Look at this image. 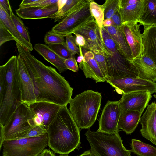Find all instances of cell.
<instances>
[{
    "mask_svg": "<svg viewBox=\"0 0 156 156\" xmlns=\"http://www.w3.org/2000/svg\"><path fill=\"white\" fill-rule=\"evenodd\" d=\"M18 55L31 78L36 102L45 101L67 106L72 99L73 88L54 68L45 65L18 43Z\"/></svg>",
    "mask_w": 156,
    "mask_h": 156,
    "instance_id": "obj_1",
    "label": "cell"
},
{
    "mask_svg": "<svg viewBox=\"0 0 156 156\" xmlns=\"http://www.w3.org/2000/svg\"><path fill=\"white\" fill-rule=\"evenodd\" d=\"M79 128L67 106H62L47 129L48 146L60 154H68L80 149Z\"/></svg>",
    "mask_w": 156,
    "mask_h": 156,
    "instance_id": "obj_2",
    "label": "cell"
},
{
    "mask_svg": "<svg viewBox=\"0 0 156 156\" xmlns=\"http://www.w3.org/2000/svg\"><path fill=\"white\" fill-rule=\"evenodd\" d=\"M21 103L18 56L13 55L0 66V126L8 123Z\"/></svg>",
    "mask_w": 156,
    "mask_h": 156,
    "instance_id": "obj_3",
    "label": "cell"
},
{
    "mask_svg": "<svg viewBox=\"0 0 156 156\" xmlns=\"http://www.w3.org/2000/svg\"><path fill=\"white\" fill-rule=\"evenodd\" d=\"M100 93L92 90L76 95L69 102V111L78 127L89 129L95 123L101 105Z\"/></svg>",
    "mask_w": 156,
    "mask_h": 156,
    "instance_id": "obj_4",
    "label": "cell"
},
{
    "mask_svg": "<svg viewBox=\"0 0 156 156\" xmlns=\"http://www.w3.org/2000/svg\"><path fill=\"white\" fill-rule=\"evenodd\" d=\"M91 150L98 156H131L119 133H108L88 129L85 133Z\"/></svg>",
    "mask_w": 156,
    "mask_h": 156,
    "instance_id": "obj_5",
    "label": "cell"
},
{
    "mask_svg": "<svg viewBox=\"0 0 156 156\" xmlns=\"http://www.w3.org/2000/svg\"><path fill=\"white\" fill-rule=\"evenodd\" d=\"M90 1L80 0L60 22L52 27L51 31L65 37L73 34L84 24L94 19L90 10Z\"/></svg>",
    "mask_w": 156,
    "mask_h": 156,
    "instance_id": "obj_6",
    "label": "cell"
},
{
    "mask_svg": "<svg viewBox=\"0 0 156 156\" xmlns=\"http://www.w3.org/2000/svg\"><path fill=\"white\" fill-rule=\"evenodd\" d=\"M3 156H37L48 146L47 134L41 136L4 141Z\"/></svg>",
    "mask_w": 156,
    "mask_h": 156,
    "instance_id": "obj_7",
    "label": "cell"
},
{
    "mask_svg": "<svg viewBox=\"0 0 156 156\" xmlns=\"http://www.w3.org/2000/svg\"><path fill=\"white\" fill-rule=\"evenodd\" d=\"M33 115L27 104L22 102L15 111L7 124L0 126L4 135V140L18 139L33 127Z\"/></svg>",
    "mask_w": 156,
    "mask_h": 156,
    "instance_id": "obj_8",
    "label": "cell"
},
{
    "mask_svg": "<svg viewBox=\"0 0 156 156\" xmlns=\"http://www.w3.org/2000/svg\"><path fill=\"white\" fill-rule=\"evenodd\" d=\"M107 51V53L104 55L108 69V79L138 77V70L132 61L126 58L118 49L113 52Z\"/></svg>",
    "mask_w": 156,
    "mask_h": 156,
    "instance_id": "obj_9",
    "label": "cell"
},
{
    "mask_svg": "<svg viewBox=\"0 0 156 156\" xmlns=\"http://www.w3.org/2000/svg\"><path fill=\"white\" fill-rule=\"evenodd\" d=\"M120 94L138 91H147L151 94L156 93V83L137 77L112 78L106 81Z\"/></svg>",
    "mask_w": 156,
    "mask_h": 156,
    "instance_id": "obj_10",
    "label": "cell"
},
{
    "mask_svg": "<svg viewBox=\"0 0 156 156\" xmlns=\"http://www.w3.org/2000/svg\"><path fill=\"white\" fill-rule=\"evenodd\" d=\"M28 105L33 115L32 119L33 127L42 126L47 130L62 107L57 104L45 101H36Z\"/></svg>",
    "mask_w": 156,
    "mask_h": 156,
    "instance_id": "obj_11",
    "label": "cell"
},
{
    "mask_svg": "<svg viewBox=\"0 0 156 156\" xmlns=\"http://www.w3.org/2000/svg\"><path fill=\"white\" fill-rule=\"evenodd\" d=\"M74 32L82 35L85 38L86 44L84 48L92 52L103 54L107 53L102 40L101 29L95 19L84 24Z\"/></svg>",
    "mask_w": 156,
    "mask_h": 156,
    "instance_id": "obj_12",
    "label": "cell"
},
{
    "mask_svg": "<svg viewBox=\"0 0 156 156\" xmlns=\"http://www.w3.org/2000/svg\"><path fill=\"white\" fill-rule=\"evenodd\" d=\"M122 109L120 101H108L99 119L98 131L108 133H118V124Z\"/></svg>",
    "mask_w": 156,
    "mask_h": 156,
    "instance_id": "obj_13",
    "label": "cell"
},
{
    "mask_svg": "<svg viewBox=\"0 0 156 156\" xmlns=\"http://www.w3.org/2000/svg\"><path fill=\"white\" fill-rule=\"evenodd\" d=\"M122 95L119 100L122 112L136 111L142 114L152 98V94L147 91L133 92Z\"/></svg>",
    "mask_w": 156,
    "mask_h": 156,
    "instance_id": "obj_14",
    "label": "cell"
},
{
    "mask_svg": "<svg viewBox=\"0 0 156 156\" xmlns=\"http://www.w3.org/2000/svg\"><path fill=\"white\" fill-rule=\"evenodd\" d=\"M138 23H125L122 24L121 27L131 51L133 59L139 56L143 51L142 36Z\"/></svg>",
    "mask_w": 156,
    "mask_h": 156,
    "instance_id": "obj_15",
    "label": "cell"
},
{
    "mask_svg": "<svg viewBox=\"0 0 156 156\" xmlns=\"http://www.w3.org/2000/svg\"><path fill=\"white\" fill-rule=\"evenodd\" d=\"M18 80L21 101L28 105L36 102L34 88L31 78L20 56L18 55Z\"/></svg>",
    "mask_w": 156,
    "mask_h": 156,
    "instance_id": "obj_16",
    "label": "cell"
},
{
    "mask_svg": "<svg viewBox=\"0 0 156 156\" xmlns=\"http://www.w3.org/2000/svg\"><path fill=\"white\" fill-rule=\"evenodd\" d=\"M154 96L156 98V95ZM140 122L142 136L156 145V100L148 105Z\"/></svg>",
    "mask_w": 156,
    "mask_h": 156,
    "instance_id": "obj_17",
    "label": "cell"
},
{
    "mask_svg": "<svg viewBox=\"0 0 156 156\" xmlns=\"http://www.w3.org/2000/svg\"><path fill=\"white\" fill-rule=\"evenodd\" d=\"M59 9L57 4L48 7H19L15 11L16 14L24 20L47 18L54 19Z\"/></svg>",
    "mask_w": 156,
    "mask_h": 156,
    "instance_id": "obj_18",
    "label": "cell"
},
{
    "mask_svg": "<svg viewBox=\"0 0 156 156\" xmlns=\"http://www.w3.org/2000/svg\"><path fill=\"white\" fill-rule=\"evenodd\" d=\"M132 62L138 70L139 77L156 82V65L151 58L142 53Z\"/></svg>",
    "mask_w": 156,
    "mask_h": 156,
    "instance_id": "obj_19",
    "label": "cell"
},
{
    "mask_svg": "<svg viewBox=\"0 0 156 156\" xmlns=\"http://www.w3.org/2000/svg\"><path fill=\"white\" fill-rule=\"evenodd\" d=\"M142 36V53L151 58L156 65V25L144 27Z\"/></svg>",
    "mask_w": 156,
    "mask_h": 156,
    "instance_id": "obj_20",
    "label": "cell"
},
{
    "mask_svg": "<svg viewBox=\"0 0 156 156\" xmlns=\"http://www.w3.org/2000/svg\"><path fill=\"white\" fill-rule=\"evenodd\" d=\"M103 27L111 35L120 52L127 59L132 61V51L121 28L114 25Z\"/></svg>",
    "mask_w": 156,
    "mask_h": 156,
    "instance_id": "obj_21",
    "label": "cell"
},
{
    "mask_svg": "<svg viewBox=\"0 0 156 156\" xmlns=\"http://www.w3.org/2000/svg\"><path fill=\"white\" fill-rule=\"evenodd\" d=\"M34 50L46 61L56 67L60 73H62L68 69L64 61L56 53L51 49L48 45L37 43L34 47Z\"/></svg>",
    "mask_w": 156,
    "mask_h": 156,
    "instance_id": "obj_22",
    "label": "cell"
},
{
    "mask_svg": "<svg viewBox=\"0 0 156 156\" xmlns=\"http://www.w3.org/2000/svg\"><path fill=\"white\" fill-rule=\"evenodd\" d=\"M142 114L136 111L122 112L118 122V130L121 129L127 134H131L137 127Z\"/></svg>",
    "mask_w": 156,
    "mask_h": 156,
    "instance_id": "obj_23",
    "label": "cell"
},
{
    "mask_svg": "<svg viewBox=\"0 0 156 156\" xmlns=\"http://www.w3.org/2000/svg\"><path fill=\"white\" fill-rule=\"evenodd\" d=\"M79 66L83 71L86 78H91L96 83L106 81V79L94 56L89 57L86 62L82 61L79 63Z\"/></svg>",
    "mask_w": 156,
    "mask_h": 156,
    "instance_id": "obj_24",
    "label": "cell"
},
{
    "mask_svg": "<svg viewBox=\"0 0 156 156\" xmlns=\"http://www.w3.org/2000/svg\"><path fill=\"white\" fill-rule=\"evenodd\" d=\"M0 22H1L13 36L15 41L24 48L30 51L33 50L32 44L27 43L17 31L11 17L0 6Z\"/></svg>",
    "mask_w": 156,
    "mask_h": 156,
    "instance_id": "obj_25",
    "label": "cell"
},
{
    "mask_svg": "<svg viewBox=\"0 0 156 156\" xmlns=\"http://www.w3.org/2000/svg\"><path fill=\"white\" fill-rule=\"evenodd\" d=\"M144 2V0H139L133 5L120 8L119 11L121 17L122 24L133 21L139 23L143 12Z\"/></svg>",
    "mask_w": 156,
    "mask_h": 156,
    "instance_id": "obj_26",
    "label": "cell"
},
{
    "mask_svg": "<svg viewBox=\"0 0 156 156\" xmlns=\"http://www.w3.org/2000/svg\"><path fill=\"white\" fill-rule=\"evenodd\" d=\"M139 23L144 27L156 25V0H144Z\"/></svg>",
    "mask_w": 156,
    "mask_h": 156,
    "instance_id": "obj_27",
    "label": "cell"
},
{
    "mask_svg": "<svg viewBox=\"0 0 156 156\" xmlns=\"http://www.w3.org/2000/svg\"><path fill=\"white\" fill-rule=\"evenodd\" d=\"M131 152L139 156H156V148L140 140L132 139Z\"/></svg>",
    "mask_w": 156,
    "mask_h": 156,
    "instance_id": "obj_28",
    "label": "cell"
},
{
    "mask_svg": "<svg viewBox=\"0 0 156 156\" xmlns=\"http://www.w3.org/2000/svg\"><path fill=\"white\" fill-rule=\"evenodd\" d=\"M91 14L94 17L100 29L103 27L104 20V11L101 5H100L93 0H91L90 4Z\"/></svg>",
    "mask_w": 156,
    "mask_h": 156,
    "instance_id": "obj_29",
    "label": "cell"
},
{
    "mask_svg": "<svg viewBox=\"0 0 156 156\" xmlns=\"http://www.w3.org/2000/svg\"><path fill=\"white\" fill-rule=\"evenodd\" d=\"M120 0H106L101 6L104 9V20L111 19L120 8Z\"/></svg>",
    "mask_w": 156,
    "mask_h": 156,
    "instance_id": "obj_30",
    "label": "cell"
},
{
    "mask_svg": "<svg viewBox=\"0 0 156 156\" xmlns=\"http://www.w3.org/2000/svg\"><path fill=\"white\" fill-rule=\"evenodd\" d=\"M10 17L18 32L27 43L32 44L28 29L20 19L16 16L13 12Z\"/></svg>",
    "mask_w": 156,
    "mask_h": 156,
    "instance_id": "obj_31",
    "label": "cell"
},
{
    "mask_svg": "<svg viewBox=\"0 0 156 156\" xmlns=\"http://www.w3.org/2000/svg\"><path fill=\"white\" fill-rule=\"evenodd\" d=\"M49 48L62 58L65 59L73 57L74 55L68 48L66 42L48 45Z\"/></svg>",
    "mask_w": 156,
    "mask_h": 156,
    "instance_id": "obj_32",
    "label": "cell"
},
{
    "mask_svg": "<svg viewBox=\"0 0 156 156\" xmlns=\"http://www.w3.org/2000/svg\"><path fill=\"white\" fill-rule=\"evenodd\" d=\"M103 43L106 49L109 51L114 52L118 50L116 45L110 34L103 27L101 29Z\"/></svg>",
    "mask_w": 156,
    "mask_h": 156,
    "instance_id": "obj_33",
    "label": "cell"
},
{
    "mask_svg": "<svg viewBox=\"0 0 156 156\" xmlns=\"http://www.w3.org/2000/svg\"><path fill=\"white\" fill-rule=\"evenodd\" d=\"M80 1V0H67L65 4L58 10L57 14L54 19V22L61 20Z\"/></svg>",
    "mask_w": 156,
    "mask_h": 156,
    "instance_id": "obj_34",
    "label": "cell"
},
{
    "mask_svg": "<svg viewBox=\"0 0 156 156\" xmlns=\"http://www.w3.org/2000/svg\"><path fill=\"white\" fill-rule=\"evenodd\" d=\"M64 37L50 31L46 33L44 40L46 45H48L59 44H63L66 42Z\"/></svg>",
    "mask_w": 156,
    "mask_h": 156,
    "instance_id": "obj_35",
    "label": "cell"
},
{
    "mask_svg": "<svg viewBox=\"0 0 156 156\" xmlns=\"http://www.w3.org/2000/svg\"><path fill=\"white\" fill-rule=\"evenodd\" d=\"M92 52L101 71L106 80H107L109 78L108 73L106 61L104 54L98 52Z\"/></svg>",
    "mask_w": 156,
    "mask_h": 156,
    "instance_id": "obj_36",
    "label": "cell"
},
{
    "mask_svg": "<svg viewBox=\"0 0 156 156\" xmlns=\"http://www.w3.org/2000/svg\"><path fill=\"white\" fill-rule=\"evenodd\" d=\"M46 134H47V130L44 126H37L33 127L29 132L20 136L18 139L38 137Z\"/></svg>",
    "mask_w": 156,
    "mask_h": 156,
    "instance_id": "obj_37",
    "label": "cell"
},
{
    "mask_svg": "<svg viewBox=\"0 0 156 156\" xmlns=\"http://www.w3.org/2000/svg\"><path fill=\"white\" fill-rule=\"evenodd\" d=\"M11 40H15L13 36L0 22V46L4 43Z\"/></svg>",
    "mask_w": 156,
    "mask_h": 156,
    "instance_id": "obj_38",
    "label": "cell"
},
{
    "mask_svg": "<svg viewBox=\"0 0 156 156\" xmlns=\"http://www.w3.org/2000/svg\"><path fill=\"white\" fill-rule=\"evenodd\" d=\"M66 42L68 49L74 55L80 53V49L76 43L75 37L71 34L66 36Z\"/></svg>",
    "mask_w": 156,
    "mask_h": 156,
    "instance_id": "obj_39",
    "label": "cell"
},
{
    "mask_svg": "<svg viewBox=\"0 0 156 156\" xmlns=\"http://www.w3.org/2000/svg\"><path fill=\"white\" fill-rule=\"evenodd\" d=\"M58 0H38L33 4L24 6L22 7H45L54 4H58Z\"/></svg>",
    "mask_w": 156,
    "mask_h": 156,
    "instance_id": "obj_40",
    "label": "cell"
},
{
    "mask_svg": "<svg viewBox=\"0 0 156 156\" xmlns=\"http://www.w3.org/2000/svg\"><path fill=\"white\" fill-rule=\"evenodd\" d=\"M64 63L68 69L74 72H76L78 70L79 67L77 62L74 57L65 59Z\"/></svg>",
    "mask_w": 156,
    "mask_h": 156,
    "instance_id": "obj_41",
    "label": "cell"
},
{
    "mask_svg": "<svg viewBox=\"0 0 156 156\" xmlns=\"http://www.w3.org/2000/svg\"><path fill=\"white\" fill-rule=\"evenodd\" d=\"M114 25L118 28H121L122 26V20L119 10L117 11L111 19Z\"/></svg>",
    "mask_w": 156,
    "mask_h": 156,
    "instance_id": "obj_42",
    "label": "cell"
},
{
    "mask_svg": "<svg viewBox=\"0 0 156 156\" xmlns=\"http://www.w3.org/2000/svg\"><path fill=\"white\" fill-rule=\"evenodd\" d=\"M0 6L5 12L10 17L12 12L10 3L8 0H0Z\"/></svg>",
    "mask_w": 156,
    "mask_h": 156,
    "instance_id": "obj_43",
    "label": "cell"
},
{
    "mask_svg": "<svg viewBox=\"0 0 156 156\" xmlns=\"http://www.w3.org/2000/svg\"><path fill=\"white\" fill-rule=\"evenodd\" d=\"M75 35V40L76 43L78 46L83 48L86 44V41L81 35L75 32L73 33Z\"/></svg>",
    "mask_w": 156,
    "mask_h": 156,
    "instance_id": "obj_44",
    "label": "cell"
},
{
    "mask_svg": "<svg viewBox=\"0 0 156 156\" xmlns=\"http://www.w3.org/2000/svg\"><path fill=\"white\" fill-rule=\"evenodd\" d=\"M139 0H120V8L126 7L129 5H133Z\"/></svg>",
    "mask_w": 156,
    "mask_h": 156,
    "instance_id": "obj_45",
    "label": "cell"
},
{
    "mask_svg": "<svg viewBox=\"0 0 156 156\" xmlns=\"http://www.w3.org/2000/svg\"><path fill=\"white\" fill-rule=\"evenodd\" d=\"M37 156H55L54 154L50 150L45 149Z\"/></svg>",
    "mask_w": 156,
    "mask_h": 156,
    "instance_id": "obj_46",
    "label": "cell"
},
{
    "mask_svg": "<svg viewBox=\"0 0 156 156\" xmlns=\"http://www.w3.org/2000/svg\"><path fill=\"white\" fill-rule=\"evenodd\" d=\"M38 0H23L19 5L20 7L30 5L37 2Z\"/></svg>",
    "mask_w": 156,
    "mask_h": 156,
    "instance_id": "obj_47",
    "label": "cell"
},
{
    "mask_svg": "<svg viewBox=\"0 0 156 156\" xmlns=\"http://www.w3.org/2000/svg\"><path fill=\"white\" fill-rule=\"evenodd\" d=\"M113 25V23L111 19H105L103 22V27H109Z\"/></svg>",
    "mask_w": 156,
    "mask_h": 156,
    "instance_id": "obj_48",
    "label": "cell"
},
{
    "mask_svg": "<svg viewBox=\"0 0 156 156\" xmlns=\"http://www.w3.org/2000/svg\"><path fill=\"white\" fill-rule=\"evenodd\" d=\"M78 156H98L90 150L84 152Z\"/></svg>",
    "mask_w": 156,
    "mask_h": 156,
    "instance_id": "obj_49",
    "label": "cell"
},
{
    "mask_svg": "<svg viewBox=\"0 0 156 156\" xmlns=\"http://www.w3.org/2000/svg\"><path fill=\"white\" fill-rule=\"evenodd\" d=\"M58 156H70L67 154H60Z\"/></svg>",
    "mask_w": 156,
    "mask_h": 156,
    "instance_id": "obj_50",
    "label": "cell"
}]
</instances>
